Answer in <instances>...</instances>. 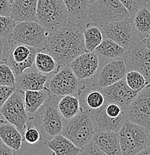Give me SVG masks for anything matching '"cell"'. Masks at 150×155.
<instances>
[{"label":"cell","mask_w":150,"mask_h":155,"mask_svg":"<svg viewBox=\"0 0 150 155\" xmlns=\"http://www.w3.org/2000/svg\"><path fill=\"white\" fill-rule=\"evenodd\" d=\"M84 27L69 21L65 25L49 31L44 51L57 64V69L67 67L76 58L86 51L83 38Z\"/></svg>","instance_id":"1"},{"label":"cell","mask_w":150,"mask_h":155,"mask_svg":"<svg viewBox=\"0 0 150 155\" xmlns=\"http://www.w3.org/2000/svg\"><path fill=\"white\" fill-rule=\"evenodd\" d=\"M131 17L128 10L119 0H97L90 4L86 24L101 27Z\"/></svg>","instance_id":"2"},{"label":"cell","mask_w":150,"mask_h":155,"mask_svg":"<svg viewBox=\"0 0 150 155\" xmlns=\"http://www.w3.org/2000/svg\"><path fill=\"white\" fill-rule=\"evenodd\" d=\"M59 98L51 95L34 114V123L37 127L51 137L60 134L67 122L58 109Z\"/></svg>","instance_id":"3"},{"label":"cell","mask_w":150,"mask_h":155,"mask_svg":"<svg viewBox=\"0 0 150 155\" xmlns=\"http://www.w3.org/2000/svg\"><path fill=\"white\" fill-rule=\"evenodd\" d=\"M93 121L97 131L118 132L127 121V110L115 103L105 101L101 107L85 110Z\"/></svg>","instance_id":"4"},{"label":"cell","mask_w":150,"mask_h":155,"mask_svg":"<svg viewBox=\"0 0 150 155\" xmlns=\"http://www.w3.org/2000/svg\"><path fill=\"white\" fill-rule=\"evenodd\" d=\"M96 132L91 116L82 108L77 115L66 122L61 134L67 137L76 146L82 148L92 141Z\"/></svg>","instance_id":"5"},{"label":"cell","mask_w":150,"mask_h":155,"mask_svg":"<svg viewBox=\"0 0 150 155\" xmlns=\"http://www.w3.org/2000/svg\"><path fill=\"white\" fill-rule=\"evenodd\" d=\"M123 155H135L150 145L149 130L126 121L118 131Z\"/></svg>","instance_id":"6"},{"label":"cell","mask_w":150,"mask_h":155,"mask_svg":"<svg viewBox=\"0 0 150 155\" xmlns=\"http://www.w3.org/2000/svg\"><path fill=\"white\" fill-rule=\"evenodd\" d=\"M48 35L49 31L37 21H25L17 22L10 40L43 51L47 44Z\"/></svg>","instance_id":"7"},{"label":"cell","mask_w":150,"mask_h":155,"mask_svg":"<svg viewBox=\"0 0 150 155\" xmlns=\"http://www.w3.org/2000/svg\"><path fill=\"white\" fill-rule=\"evenodd\" d=\"M37 22L51 31L69 22L67 10L63 0H38Z\"/></svg>","instance_id":"8"},{"label":"cell","mask_w":150,"mask_h":155,"mask_svg":"<svg viewBox=\"0 0 150 155\" xmlns=\"http://www.w3.org/2000/svg\"><path fill=\"white\" fill-rule=\"evenodd\" d=\"M104 38L110 39L127 51L142 42L135 30L132 18L117 21L100 27Z\"/></svg>","instance_id":"9"},{"label":"cell","mask_w":150,"mask_h":155,"mask_svg":"<svg viewBox=\"0 0 150 155\" xmlns=\"http://www.w3.org/2000/svg\"><path fill=\"white\" fill-rule=\"evenodd\" d=\"M0 113L3 119L15 126L23 135L28 123L29 116L24 104V92L16 89L7 100Z\"/></svg>","instance_id":"10"},{"label":"cell","mask_w":150,"mask_h":155,"mask_svg":"<svg viewBox=\"0 0 150 155\" xmlns=\"http://www.w3.org/2000/svg\"><path fill=\"white\" fill-rule=\"evenodd\" d=\"M48 87L51 95L59 97L68 95L79 97L85 89L69 66L58 69L48 82Z\"/></svg>","instance_id":"11"},{"label":"cell","mask_w":150,"mask_h":155,"mask_svg":"<svg viewBox=\"0 0 150 155\" xmlns=\"http://www.w3.org/2000/svg\"><path fill=\"white\" fill-rule=\"evenodd\" d=\"M37 49L31 46L16 44L10 40V47L6 64L14 71L16 76L32 69Z\"/></svg>","instance_id":"12"},{"label":"cell","mask_w":150,"mask_h":155,"mask_svg":"<svg viewBox=\"0 0 150 155\" xmlns=\"http://www.w3.org/2000/svg\"><path fill=\"white\" fill-rule=\"evenodd\" d=\"M126 72V66L123 59L109 61L100 67L96 75L91 78V87L101 90L110 86L125 78Z\"/></svg>","instance_id":"13"},{"label":"cell","mask_w":150,"mask_h":155,"mask_svg":"<svg viewBox=\"0 0 150 155\" xmlns=\"http://www.w3.org/2000/svg\"><path fill=\"white\" fill-rule=\"evenodd\" d=\"M127 119L150 129V84L138 93L127 109Z\"/></svg>","instance_id":"14"},{"label":"cell","mask_w":150,"mask_h":155,"mask_svg":"<svg viewBox=\"0 0 150 155\" xmlns=\"http://www.w3.org/2000/svg\"><path fill=\"white\" fill-rule=\"evenodd\" d=\"M123 59L127 72L135 70L141 72L150 84V51L143 42L127 51Z\"/></svg>","instance_id":"15"},{"label":"cell","mask_w":150,"mask_h":155,"mask_svg":"<svg viewBox=\"0 0 150 155\" xmlns=\"http://www.w3.org/2000/svg\"><path fill=\"white\" fill-rule=\"evenodd\" d=\"M69 67L80 81L93 78L101 67L99 57L95 51H85L76 58Z\"/></svg>","instance_id":"16"},{"label":"cell","mask_w":150,"mask_h":155,"mask_svg":"<svg viewBox=\"0 0 150 155\" xmlns=\"http://www.w3.org/2000/svg\"><path fill=\"white\" fill-rule=\"evenodd\" d=\"M100 90L104 96L106 102L115 103L126 110L138 93L129 87L125 78Z\"/></svg>","instance_id":"17"},{"label":"cell","mask_w":150,"mask_h":155,"mask_svg":"<svg viewBox=\"0 0 150 155\" xmlns=\"http://www.w3.org/2000/svg\"><path fill=\"white\" fill-rule=\"evenodd\" d=\"M48 75L30 69L16 76V87L25 92L26 90H42L46 89Z\"/></svg>","instance_id":"18"},{"label":"cell","mask_w":150,"mask_h":155,"mask_svg":"<svg viewBox=\"0 0 150 155\" xmlns=\"http://www.w3.org/2000/svg\"><path fill=\"white\" fill-rule=\"evenodd\" d=\"M92 141L106 155H123L118 132L97 131Z\"/></svg>","instance_id":"19"},{"label":"cell","mask_w":150,"mask_h":155,"mask_svg":"<svg viewBox=\"0 0 150 155\" xmlns=\"http://www.w3.org/2000/svg\"><path fill=\"white\" fill-rule=\"evenodd\" d=\"M38 0H15L11 5V17L17 22L37 21Z\"/></svg>","instance_id":"20"},{"label":"cell","mask_w":150,"mask_h":155,"mask_svg":"<svg viewBox=\"0 0 150 155\" xmlns=\"http://www.w3.org/2000/svg\"><path fill=\"white\" fill-rule=\"evenodd\" d=\"M94 51L99 57L101 67L104 61L109 62L114 60L123 59L126 54L127 50L110 39L104 38Z\"/></svg>","instance_id":"21"},{"label":"cell","mask_w":150,"mask_h":155,"mask_svg":"<svg viewBox=\"0 0 150 155\" xmlns=\"http://www.w3.org/2000/svg\"><path fill=\"white\" fill-rule=\"evenodd\" d=\"M0 140L14 151H19L23 135L15 126L2 119L0 122Z\"/></svg>","instance_id":"22"},{"label":"cell","mask_w":150,"mask_h":155,"mask_svg":"<svg viewBox=\"0 0 150 155\" xmlns=\"http://www.w3.org/2000/svg\"><path fill=\"white\" fill-rule=\"evenodd\" d=\"M46 147L53 152L52 155H78L81 148L62 134H58L45 143Z\"/></svg>","instance_id":"23"},{"label":"cell","mask_w":150,"mask_h":155,"mask_svg":"<svg viewBox=\"0 0 150 155\" xmlns=\"http://www.w3.org/2000/svg\"><path fill=\"white\" fill-rule=\"evenodd\" d=\"M63 2L67 10L69 21L80 25L83 22H87L90 5L88 0H63Z\"/></svg>","instance_id":"24"},{"label":"cell","mask_w":150,"mask_h":155,"mask_svg":"<svg viewBox=\"0 0 150 155\" xmlns=\"http://www.w3.org/2000/svg\"><path fill=\"white\" fill-rule=\"evenodd\" d=\"M50 96L51 93L48 88L24 92V104L27 113L30 115H34Z\"/></svg>","instance_id":"25"},{"label":"cell","mask_w":150,"mask_h":155,"mask_svg":"<svg viewBox=\"0 0 150 155\" xmlns=\"http://www.w3.org/2000/svg\"><path fill=\"white\" fill-rule=\"evenodd\" d=\"M57 107L61 116L65 121H69L75 117L82 110L79 98L72 95L60 97Z\"/></svg>","instance_id":"26"},{"label":"cell","mask_w":150,"mask_h":155,"mask_svg":"<svg viewBox=\"0 0 150 155\" xmlns=\"http://www.w3.org/2000/svg\"><path fill=\"white\" fill-rule=\"evenodd\" d=\"M137 33L143 41L150 35V11L147 7L138 10L132 17Z\"/></svg>","instance_id":"27"},{"label":"cell","mask_w":150,"mask_h":155,"mask_svg":"<svg viewBox=\"0 0 150 155\" xmlns=\"http://www.w3.org/2000/svg\"><path fill=\"white\" fill-rule=\"evenodd\" d=\"M80 96L82 97L81 105L83 107H81L85 110H97L101 107L105 103V98L102 92L92 87L90 90H87V92L84 89Z\"/></svg>","instance_id":"28"},{"label":"cell","mask_w":150,"mask_h":155,"mask_svg":"<svg viewBox=\"0 0 150 155\" xmlns=\"http://www.w3.org/2000/svg\"><path fill=\"white\" fill-rule=\"evenodd\" d=\"M83 38L86 51H94L102 43L104 37L100 27L86 24L83 28Z\"/></svg>","instance_id":"29"},{"label":"cell","mask_w":150,"mask_h":155,"mask_svg":"<svg viewBox=\"0 0 150 155\" xmlns=\"http://www.w3.org/2000/svg\"><path fill=\"white\" fill-rule=\"evenodd\" d=\"M37 70L44 75H49L57 69V64L54 58L47 51H37L34 60Z\"/></svg>","instance_id":"30"},{"label":"cell","mask_w":150,"mask_h":155,"mask_svg":"<svg viewBox=\"0 0 150 155\" xmlns=\"http://www.w3.org/2000/svg\"><path fill=\"white\" fill-rule=\"evenodd\" d=\"M125 80L129 87L138 93L141 91L146 85L149 84L146 78L141 72L135 70L128 71L126 74Z\"/></svg>","instance_id":"31"},{"label":"cell","mask_w":150,"mask_h":155,"mask_svg":"<svg viewBox=\"0 0 150 155\" xmlns=\"http://www.w3.org/2000/svg\"><path fill=\"white\" fill-rule=\"evenodd\" d=\"M0 86L16 87V75L6 63L0 64Z\"/></svg>","instance_id":"32"},{"label":"cell","mask_w":150,"mask_h":155,"mask_svg":"<svg viewBox=\"0 0 150 155\" xmlns=\"http://www.w3.org/2000/svg\"><path fill=\"white\" fill-rule=\"evenodd\" d=\"M17 23L11 17L0 16V38L10 40Z\"/></svg>","instance_id":"33"},{"label":"cell","mask_w":150,"mask_h":155,"mask_svg":"<svg viewBox=\"0 0 150 155\" xmlns=\"http://www.w3.org/2000/svg\"><path fill=\"white\" fill-rule=\"evenodd\" d=\"M23 139L26 143L34 145L42 140L43 136L38 127L33 125H28L24 131Z\"/></svg>","instance_id":"34"},{"label":"cell","mask_w":150,"mask_h":155,"mask_svg":"<svg viewBox=\"0 0 150 155\" xmlns=\"http://www.w3.org/2000/svg\"><path fill=\"white\" fill-rule=\"evenodd\" d=\"M123 5L132 17L135 13L142 8L146 7L147 0H119Z\"/></svg>","instance_id":"35"},{"label":"cell","mask_w":150,"mask_h":155,"mask_svg":"<svg viewBox=\"0 0 150 155\" xmlns=\"http://www.w3.org/2000/svg\"><path fill=\"white\" fill-rule=\"evenodd\" d=\"M78 155H106L103 152L93 141L90 142L88 144L81 148L80 154Z\"/></svg>","instance_id":"36"},{"label":"cell","mask_w":150,"mask_h":155,"mask_svg":"<svg viewBox=\"0 0 150 155\" xmlns=\"http://www.w3.org/2000/svg\"><path fill=\"white\" fill-rule=\"evenodd\" d=\"M16 89V87L0 86V109L15 91Z\"/></svg>","instance_id":"37"},{"label":"cell","mask_w":150,"mask_h":155,"mask_svg":"<svg viewBox=\"0 0 150 155\" xmlns=\"http://www.w3.org/2000/svg\"><path fill=\"white\" fill-rule=\"evenodd\" d=\"M10 47V40L0 38V64L6 63Z\"/></svg>","instance_id":"38"},{"label":"cell","mask_w":150,"mask_h":155,"mask_svg":"<svg viewBox=\"0 0 150 155\" xmlns=\"http://www.w3.org/2000/svg\"><path fill=\"white\" fill-rule=\"evenodd\" d=\"M11 5L10 0H0V16L11 17Z\"/></svg>","instance_id":"39"},{"label":"cell","mask_w":150,"mask_h":155,"mask_svg":"<svg viewBox=\"0 0 150 155\" xmlns=\"http://www.w3.org/2000/svg\"><path fill=\"white\" fill-rule=\"evenodd\" d=\"M15 151L2 142L0 143V155H17Z\"/></svg>","instance_id":"40"},{"label":"cell","mask_w":150,"mask_h":155,"mask_svg":"<svg viewBox=\"0 0 150 155\" xmlns=\"http://www.w3.org/2000/svg\"><path fill=\"white\" fill-rule=\"evenodd\" d=\"M20 155H45L43 153L40 152L36 150H30V151H24L23 153H21Z\"/></svg>","instance_id":"41"},{"label":"cell","mask_w":150,"mask_h":155,"mask_svg":"<svg viewBox=\"0 0 150 155\" xmlns=\"http://www.w3.org/2000/svg\"><path fill=\"white\" fill-rule=\"evenodd\" d=\"M135 155H150V145Z\"/></svg>","instance_id":"42"},{"label":"cell","mask_w":150,"mask_h":155,"mask_svg":"<svg viewBox=\"0 0 150 155\" xmlns=\"http://www.w3.org/2000/svg\"><path fill=\"white\" fill-rule=\"evenodd\" d=\"M143 43L146 46V47L150 51V35L148 36L147 38H146L144 40H143Z\"/></svg>","instance_id":"43"},{"label":"cell","mask_w":150,"mask_h":155,"mask_svg":"<svg viewBox=\"0 0 150 155\" xmlns=\"http://www.w3.org/2000/svg\"><path fill=\"white\" fill-rule=\"evenodd\" d=\"M146 7H147L150 11V0H147V4H146Z\"/></svg>","instance_id":"44"},{"label":"cell","mask_w":150,"mask_h":155,"mask_svg":"<svg viewBox=\"0 0 150 155\" xmlns=\"http://www.w3.org/2000/svg\"><path fill=\"white\" fill-rule=\"evenodd\" d=\"M96 1H97V0H88V2H89L90 4H91V3L94 2H96Z\"/></svg>","instance_id":"45"},{"label":"cell","mask_w":150,"mask_h":155,"mask_svg":"<svg viewBox=\"0 0 150 155\" xmlns=\"http://www.w3.org/2000/svg\"><path fill=\"white\" fill-rule=\"evenodd\" d=\"M2 119H3V118H2V115H1V113H0V122H1V120Z\"/></svg>","instance_id":"46"},{"label":"cell","mask_w":150,"mask_h":155,"mask_svg":"<svg viewBox=\"0 0 150 155\" xmlns=\"http://www.w3.org/2000/svg\"><path fill=\"white\" fill-rule=\"evenodd\" d=\"M10 1H11V3H13V2H14V1H15V0H10Z\"/></svg>","instance_id":"47"},{"label":"cell","mask_w":150,"mask_h":155,"mask_svg":"<svg viewBox=\"0 0 150 155\" xmlns=\"http://www.w3.org/2000/svg\"><path fill=\"white\" fill-rule=\"evenodd\" d=\"M149 133H150V129H149Z\"/></svg>","instance_id":"48"},{"label":"cell","mask_w":150,"mask_h":155,"mask_svg":"<svg viewBox=\"0 0 150 155\" xmlns=\"http://www.w3.org/2000/svg\"><path fill=\"white\" fill-rule=\"evenodd\" d=\"M0 143H1V140H0Z\"/></svg>","instance_id":"49"}]
</instances>
